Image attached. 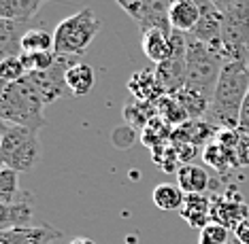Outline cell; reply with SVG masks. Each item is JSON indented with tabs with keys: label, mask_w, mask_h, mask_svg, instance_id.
<instances>
[{
	"label": "cell",
	"mask_w": 249,
	"mask_h": 244,
	"mask_svg": "<svg viewBox=\"0 0 249 244\" xmlns=\"http://www.w3.org/2000/svg\"><path fill=\"white\" fill-rule=\"evenodd\" d=\"M168 19H171L173 30L190 34L200 19V4L198 0H173L168 9Z\"/></svg>",
	"instance_id": "obj_16"
},
{
	"label": "cell",
	"mask_w": 249,
	"mask_h": 244,
	"mask_svg": "<svg viewBox=\"0 0 249 244\" xmlns=\"http://www.w3.org/2000/svg\"><path fill=\"white\" fill-rule=\"evenodd\" d=\"M171 34H173V30L168 32V30H162V28H149V30H145L143 32V38H141L143 53L151 62H156V64H160V62L168 60L173 55Z\"/></svg>",
	"instance_id": "obj_14"
},
{
	"label": "cell",
	"mask_w": 249,
	"mask_h": 244,
	"mask_svg": "<svg viewBox=\"0 0 249 244\" xmlns=\"http://www.w3.org/2000/svg\"><path fill=\"white\" fill-rule=\"evenodd\" d=\"M64 234L52 225L13 228L0 231V244H60Z\"/></svg>",
	"instance_id": "obj_10"
},
{
	"label": "cell",
	"mask_w": 249,
	"mask_h": 244,
	"mask_svg": "<svg viewBox=\"0 0 249 244\" xmlns=\"http://www.w3.org/2000/svg\"><path fill=\"white\" fill-rule=\"evenodd\" d=\"M173 0H143V7H141L137 15V26L141 30H149V28H162V30H173L171 19H168V9H171Z\"/></svg>",
	"instance_id": "obj_12"
},
{
	"label": "cell",
	"mask_w": 249,
	"mask_h": 244,
	"mask_svg": "<svg viewBox=\"0 0 249 244\" xmlns=\"http://www.w3.org/2000/svg\"><path fill=\"white\" fill-rule=\"evenodd\" d=\"M120 7L126 11V13L132 17V19H137V15H139V11L141 7H143V0H115Z\"/></svg>",
	"instance_id": "obj_35"
},
{
	"label": "cell",
	"mask_w": 249,
	"mask_h": 244,
	"mask_svg": "<svg viewBox=\"0 0 249 244\" xmlns=\"http://www.w3.org/2000/svg\"><path fill=\"white\" fill-rule=\"evenodd\" d=\"M69 244H96L92 238H75V240H71Z\"/></svg>",
	"instance_id": "obj_37"
},
{
	"label": "cell",
	"mask_w": 249,
	"mask_h": 244,
	"mask_svg": "<svg viewBox=\"0 0 249 244\" xmlns=\"http://www.w3.org/2000/svg\"><path fill=\"white\" fill-rule=\"evenodd\" d=\"M49 0H0V17L7 19H18V21H30L43 4Z\"/></svg>",
	"instance_id": "obj_22"
},
{
	"label": "cell",
	"mask_w": 249,
	"mask_h": 244,
	"mask_svg": "<svg viewBox=\"0 0 249 244\" xmlns=\"http://www.w3.org/2000/svg\"><path fill=\"white\" fill-rule=\"evenodd\" d=\"M247 92L249 60H226L205 119L219 130H236Z\"/></svg>",
	"instance_id": "obj_1"
},
{
	"label": "cell",
	"mask_w": 249,
	"mask_h": 244,
	"mask_svg": "<svg viewBox=\"0 0 249 244\" xmlns=\"http://www.w3.org/2000/svg\"><path fill=\"white\" fill-rule=\"evenodd\" d=\"M234 166H249V136L239 132L234 146Z\"/></svg>",
	"instance_id": "obj_33"
},
{
	"label": "cell",
	"mask_w": 249,
	"mask_h": 244,
	"mask_svg": "<svg viewBox=\"0 0 249 244\" xmlns=\"http://www.w3.org/2000/svg\"><path fill=\"white\" fill-rule=\"evenodd\" d=\"M124 117H126L128 126H132L134 130H143L151 119L158 117V109H156V102H132L124 109Z\"/></svg>",
	"instance_id": "obj_25"
},
{
	"label": "cell",
	"mask_w": 249,
	"mask_h": 244,
	"mask_svg": "<svg viewBox=\"0 0 249 244\" xmlns=\"http://www.w3.org/2000/svg\"><path fill=\"white\" fill-rule=\"evenodd\" d=\"M234 238L239 240L241 244H249V217L243 219L239 225L234 228Z\"/></svg>",
	"instance_id": "obj_36"
},
{
	"label": "cell",
	"mask_w": 249,
	"mask_h": 244,
	"mask_svg": "<svg viewBox=\"0 0 249 244\" xmlns=\"http://www.w3.org/2000/svg\"><path fill=\"white\" fill-rule=\"evenodd\" d=\"M219 134V128L209 123L207 119H190L183 126L173 130V140L177 143H190V145H209V140H213Z\"/></svg>",
	"instance_id": "obj_13"
},
{
	"label": "cell",
	"mask_w": 249,
	"mask_h": 244,
	"mask_svg": "<svg viewBox=\"0 0 249 244\" xmlns=\"http://www.w3.org/2000/svg\"><path fill=\"white\" fill-rule=\"evenodd\" d=\"M243 219H247V206L241 202V197L234 200V202H230V200L213 202L211 221H215V223H222V225H226V228L234 229Z\"/></svg>",
	"instance_id": "obj_21"
},
{
	"label": "cell",
	"mask_w": 249,
	"mask_h": 244,
	"mask_svg": "<svg viewBox=\"0 0 249 244\" xmlns=\"http://www.w3.org/2000/svg\"><path fill=\"white\" fill-rule=\"evenodd\" d=\"M134 140H137V130L132 126H122L113 132V145L117 149H130L134 145Z\"/></svg>",
	"instance_id": "obj_32"
},
{
	"label": "cell",
	"mask_w": 249,
	"mask_h": 244,
	"mask_svg": "<svg viewBox=\"0 0 249 244\" xmlns=\"http://www.w3.org/2000/svg\"><path fill=\"white\" fill-rule=\"evenodd\" d=\"M19 195V172L2 166L0 170V204H13Z\"/></svg>",
	"instance_id": "obj_27"
},
{
	"label": "cell",
	"mask_w": 249,
	"mask_h": 244,
	"mask_svg": "<svg viewBox=\"0 0 249 244\" xmlns=\"http://www.w3.org/2000/svg\"><path fill=\"white\" fill-rule=\"evenodd\" d=\"M213 202L205 194H188L181 206V219L194 229H202L211 221Z\"/></svg>",
	"instance_id": "obj_15"
},
{
	"label": "cell",
	"mask_w": 249,
	"mask_h": 244,
	"mask_svg": "<svg viewBox=\"0 0 249 244\" xmlns=\"http://www.w3.org/2000/svg\"><path fill=\"white\" fill-rule=\"evenodd\" d=\"M156 109H158V117L164 119L171 128H179V126H183L185 121H190L188 111H185V106L179 102L177 96H171V94L162 96V98L156 102Z\"/></svg>",
	"instance_id": "obj_23"
},
{
	"label": "cell",
	"mask_w": 249,
	"mask_h": 244,
	"mask_svg": "<svg viewBox=\"0 0 249 244\" xmlns=\"http://www.w3.org/2000/svg\"><path fill=\"white\" fill-rule=\"evenodd\" d=\"M177 185L185 195L188 194H205L209 189V172L196 163H183L177 170Z\"/></svg>",
	"instance_id": "obj_19"
},
{
	"label": "cell",
	"mask_w": 249,
	"mask_h": 244,
	"mask_svg": "<svg viewBox=\"0 0 249 244\" xmlns=\"http://www.w3.org/2000/svg\"><path fill=\"white\" fill-rule=\"evenodd\" d=\"M222 51L188 36V55H185V89L196 92L211 100L215 85L224 68Z\"/></svg>",
	"instance_id": "obj_4"
},
{
	"label": "cell",
	"mask_w": 249,
	"mask_h": 244,
	"mask_svg": "<svg viewBox=\"0 0 249 244\" xmlns=\"http://www.w3.org/2000/svg\"><path fill=\"white\" fill-rule=\"evenodd\" d=\"M75 62H79V60L58 55V60H55V64L52 68H47V70H43V72H28V79L35 83L38 94L43 96L45 104H53L62 96L71 94L69 85H66V70H69V66L75 64Z\"/></svg>",
	"instance_id": "obj_7"
},
{
	"label": "cell",
	"mask_w": 249,
	"mask_h": 244,
	"mask_svg": "<svg viewBox=\"0 0 249 244\" xmlns=\"http://www.w3.org/2000/svg\"><path fill=\"white\" fill-rule=\"evenodd\" d=\"M228 228L222 223L209 221L205 228L200 229V244H228Z\"/></svg>",
	"instance_id": "obj_31"
},
{
	"label": "cell",
	"mask_w": 249,
	"mask_h": 244,
	"mask_svg": "<svg viewBox=\"0 0 249 244\" xmlns=\"http://www.w3.org/2000/svg\"><path fill=\"white\" fill-rule=\"evenodd\" d=\"M185 55L188 51H181V53H173L168 60L156 64V81L160 85V92L166 96H175L177 92L185 87Z\"/></svg>",
	"instance_id": "obj_9"
},
{
	"label": "cell",
	"mask_w": 249,
	"mask_h": 244,
	"mask_svg": "<svg viewBox=\"0 0 249 244\" xmlns=\"http://www.w3.org/2000/svg\"><path fill=\"white\" fill-rule=\"evenodd\" d=\"M151 200L160 211H181L183 206V200H185V194L181 191L179 185H173V183H160L158 187H154L151 191Z\"/></svg>",
	"instance_id": "obj_24"
},
{
	"label": "cell",
	"mask_w": 249,
	"mask_h": 244,
	"mask_svg": "<svg viewBox=\"0 0 249 244\" xmlns=\"http://www.w3.org/2000/svg\"><path fill=\"white\" fill-rule=\"evenodd\" d=\"M19 58L28 72H43L55 64L58 55L53 51H30V53H19Z\"/></svg>",
	"instance_id": "obj_28"
},
{
	"label": "cell",
	"mask_w": 249,
	"mask_h": 244,
	"mask_svg": "<svg viewBox=\"0 0 249 244\" xmlns=\"http://www.w3.org/2000/svg\"><path fill=\"white\" fill-rule=\"evenodd\" d=\"M26 28V21L0 17V58L2 60L21 53V38L28 32Z\"/></svg>",
	"instance_id": "obj_17"
},
{
	"label": "cell",
	"mask_w": 249,
	"mask_h": 244,
	"mask_svg": "<svg viewBox=\"0 0 249 244\" xmlns=\"http://www.w3.org/2000/svg\"><path fill=\"white\" fill-rule=\"evenodd\" d=\"M198 4H200V19L188 36L222 51V11L211 0H198Z\"/></svg>",
	"instance_id": "obj_8"
},
{
	"label": "cell",
	"mask_w": 249,
	"mask_h": 244,
	"mask_svg": "<svg viewBox=\"0 0 249 244\" xmlns=\"http://www.w3.org/2000/svg\"><path fill=\"white\" fill-rule=\"evenodd\" d=\"M45 100L35 87V83L28 79V75L19 81L2 83L0 92V119L4 123L24 126L30 130H41L47 126L45 119Z\"/></svg>",
	"instance_id": "obj_2"
},
{
	"label": "cell",
	"mask_w": 249,
	"mask_h": 244,
	"mask_svg": "<svg viewBox=\"0 0 249 244\" xmlns=\"http://www.w3.org/2000/svg\"><path fill=\"white\" fill-rule=\"evenodd\" d=\"M38 160H41V140L36 130L2 121V138H0L2 166L15 172H30Z\"/></svg>",
	"instance_id": "obj_5"
},
{
	"label": "cell",
	"mask_w": 249,
	"mask_h": 244,
	"mask_svg": "<svg viewBox=\"0 0 249 244\" xmlns=\"http://www.w3.org/2000/svg\"><path fill=\"white\" fill-rule=\"evenodd\" d=\"M224 60H249V0H234L222 11Z\"/></svg>",
	"instance_id": "obj_6"
},
{
	"label": "cell",
	"mask_w": 249,
	"mask_h": 244,
	"mask_svg": "<svg viewBox=\"0 0 249 244\" xmlns=\"http://www.w3.org/2000/svg\"><path fill=\"white\" fill-rule=\"evenodd\" d=\"M35 217V206L28 194H21L13 204H0V231L28 228Z\"/></svg>",
	"instance_id": "obj_11"
},
{
	"label": "cell",
	"mask_w": 249,
	"mask_h": 244,
	"mask_svg": "<svg viewBox=\"0 0 249 244\" xmlns=\"http://www.w3.org/2000/svg\"><path fill=\"white\" fill-rule=\"evenodd\" d=\"M202 155H205V162H207L211 168L217 170V172H226V170H228L230 166H234V163H232V160H230V155H228V153H226L217 143H209V145L205 146V153H202Z\"/></svg>",
	"instance_id": "obj_29"
},
{
	"label": "cell",
	"mask_w": 249,
	"mask_h": 244,
	"mask_svg": "<svg viewBox=\"0 0 249 244\" xmlns=\"http://www.w3.org/2000/svg\"><path fill=\"white\" fill-rule=\"evenodd\" d=\"M30 51H53V34L43 28H28L21 38V53Z\"/></svg>",
	"instance_id": "obj_26"
},
{
	"label": "cell",
	"mask_w": 249,
	"mask_h": 244,
	"mask_svg": "<svg viewBox=\"0 0 249 244\" xmlns=\"http://www.w3.org/2000/svg\"><path fill=\"white\" fill-rule=\"evenodd\" d=\"M28 75L24 62H21L19 55H13V58H4L0 60V77H2V83H11V81H19Z\"/></svg>",
	"instance_id": "obj_30"
},
{
	"label": "cell",
	"mask_w": 249,
	"mask_h": 244,
	"mask_svg": "<svg viewBox=\"0 0 249 244\" xmlns=\"http://www.w3.org/2000/svg\"><path fill=\"white\" fill-rule=\"evenodd\" d=\"M96 83V75H94V68L86 64L83 60L75 62V64L69 66V70H66V85H69V92L72 96H88L92 92Z\"/></svg>",
	"instance_id": "obj_18"
},
{
	"label": "cell",
	"mask_w": 249,
	"mask_h": 244,
	"mask_svg": "<svg viewBox=\"0 0 249 244\" xmlns=\"http://www.w3.org/2000/svg\"><path fill=\"white\" fill-rule=\"evenodd\" d=\"M228 244H230V242H228ZM234 244H241V242H239V240H236V242H234Z\"/></svg>",
	"instance_id": "obj_38"
},
{
	"label": "cell",
	"mask_w": 249,
	"mask_h": 244,
	"mask_svg": "<svg viewBox=\"0 0 249 244\" xmlns=\"http://www.w3.org/2000/svg\"><path fill=\"white\" fill-rule=\"evenodd\" d=\"M103 28V21L94 15L89 7H83L75 15L62 19L53 30V53L62 58L83 60L96 34Z\"/></svg>",
	"instance_id": "obj_3"
},
{
	"label": "cell",
	"mask_w": 249,
	"mask_h": 244,
	"mask_svg": "<svg viewBox=\"0 0 249 244\" xmlns=\"http://www.w3.org/2000/svg\"><path fill=\"white\" fill-rule=\"evenodd\" d=\"M239 132L243 134H247L249 136V92L245 96V102H243V106H241V117H239Z\"/></svg>",
	"instance_id": "obj_34"
},
{
	"label": "cell",
	"mask_w": 249,
	"mask_h": 244,
	"mask_svg": "<svg viewBox=\"0 0 249 244\" xmlns=\"http://www.w3.org/2000/svg\"><path fill=\"white\" fill-rule=\"evenodd\" d=\"M128 89L132 92V96L141 102H158L162 98L160 85L156 81V72L154 70H141L134 72L132 79L128 81Z\"/></svg>",
	"instance_id": "obj_20"
}]
</instances>
